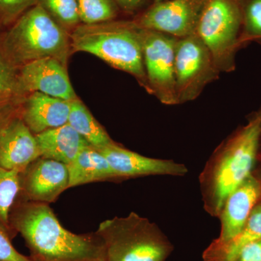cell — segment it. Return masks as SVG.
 <instances>
[{
	"label": "cell",
	"instance_id": "obj_20",
	"mask_svg": "<svg viewBox=\"0 0 261 261\" xmlns=\"http://www.w3.org/2000/svg\"><path fill=\"white\" fill-rule=\"evenodd\" d=\"M20 192V173L0 167V229L13 240L10 214Z\"/></svg>",
	"mask_w": 261,
	"mask_h": 261
},
{
	"label": "cell",
	"instance_id": "obj_32",
	"mask_svg": "<svg viewBox=\"0 0 261 261\" xmlns=\"http://www.w3.org/2000/svg\"><path fill=\"white\" fill-rule=\"evenodd\" d=\"M164 1V0H153V3H158V2Z\"/></svg>",
	"mask_w": 261,
	"mask_h": 261
},
{
	"label": "cell",
	"instance_id": "obj_9",
	"mask_svg": "<svg viewBox=\"0 0 261 261\" xmlns=\"http://www.w3.org/2000/svg\"><path fill=\"white\" fill-rule=\"evenodd\" d=\"M207 0H164L152 3L134 17L141 28L182 39L196 34Z\"/></svg>",
	"mask_w": 261,
	"mask_h": 261
},
{
	"label": "cell",
	"instance_id": "obj_30",
	"mask_svg": "<svg viewBox=\"0 0 261 261\" xmlns=\"http://www.w3.org/2000/svg\"><path fill=\"white\" fill-rule=\"evenodd\" d=\"M254 174L255 175V176H257V178H258V179L260 180V184H261V168H257L255 167L253 170Z\"/></svg>",
	"mask_w": 261,
	"mask_h": 261
},
{
	"label": "cell",
	"instance_id": "obj_11",
	"mask_svg": "<svg viewBox=\"0 0 261 261\" xmlns=\"http://www.w3.org/2000/svg\"><path fill=\"white\" fill-rule=\"evenodd\" d=\"M68 68L55 58L31 62L18 69V81L25 94L41 92L64 100L76 99L68 74Z\"/></svg>",
	"mask_w": 261,
	"mask_h": 261
},
{
	"label": "cell",
	"instance_id": "obj_14",
	"mask_svg": "<svg viewBox=\"0 0 261 261\" xmlns=\"http://www.w3.org/2000/svg\"><path fill=\"white\" fill-rule=\"evenodd\" d=\"M20 113L0 133V167L19 173L41 156L36 136Z\"/></svg>",
	"mask_w": 261,
	"mask_h": 261
},
{
	"label": "cell",
	"instance_id": "obj_10",
	"mask_svg": "<svg viewBox=\"0 0 261 261\" xmlns=\"http://www.w3.org/2000/svg\"><path fill=\"white\" fill-rule=\"evenodd\" d=\"M68 188L67 165L40 156L20 173L18 197L49 205Z\"/></svg>",
	"mask_w": 261,
	"mask_h": 261
},
{
	"label": "cell",
	"instance_id": "obj_29",
	"mask_svg": "<svg viewBox=\"0 0 261 261\" xmlns=\"http://www.w3.org/2000/svg\"><path fill=\"white\" fill-rule=\"evenodd\" d=\"M21 104L22 103L18 105H13V106L5 108L4 109L0 110V133L4 128V127L14 117L18 116L19 113H20Z\"/></svg>",
	"mask_w": 261,
	"mask_h": 261
},
{
	"label": "cell",
	"instance_id": "obj_4",
	"mask_svg": "<svg viewBox=\"0 0 261 261\" xmlns=\"http://www.w3.org/2000/svg\"><path fill=\"white\" fill-rule=\"evenodd\" d=\"M3 53L18 69L31 62L51 58L68 68L70 34L40 5H34L0 36Z\"/></svg>",
	"mask_w": 261,
	"mask_h": 261
},
{
	"label": "cell",
	"instance_id": "obj_1",
	"mask_svg": "<svg viewBox=\"0 0 261 261\" xmlns=\"http://www.w3.org/2000/svg\"><path fill=\"white\" fill-rule=\"evenodd\" d=\"M34 261H106V247L97 233L76 234L62 226L49 204L17 198L10 214Z\"/></svg>",
	"mask_w": 261,
	"mask_h": 261
},
{
	"label": "cell",
	"instance_id": "obj_6",
	"mask_svg": "<svg viewBox=\"0 0 261 261\" xmlns=\"http://www.w3.org/2000/svg\"><path fill=\"white\" fill-rule=\"evenodd\" d=\"M242 32L238 0H207L196 34L211 51L219 71H233Z\"/></svg>",
	"mask_w": 261,
	"mask_h": 261
},
{
	"label": "cell",
	"instance_id": "obj_31",
	"mask_svg": "<svg viewBox=\"0 0 261 261\" xmlns=\"http://www.w3.org/2000/svg\"><path fill=\"white\" fill-rule=\"evenodd\" d=\"M256 114L257 115V116L259 117V118H260L261 123V108L259 109V111L256 112Z\"/></svg>",
	"mask_w": 261,
	"mask_h": 261
},
{
	"label": "cell",
	"instance_id": "obj_3",
	"mask_svg": "<svg viewBox=\"0 0 261 261\" xmlns=\"http://www.w3.org/2000/svg\"><path fill=\"white\" fill-rule=\"evenodd\" d=\"M141 29L133 19L82 23L70 34L72 51L90 53L113 68L129 73L150 94L144 65Z\"/></svg>",
	"mask_w": 261,
	"mask_h": 261
},
{
	"label": "cell",
	"instance_id": "obj_2",
	"mask_svg": "<svg viewBox=\"0 0 261 261\" xmlns=\"http://www.w3.org/2000/svg\"><path fill=\"white\" fill-rule=\"evenodd\" d=\"M261 123L256 113L211 154L199 177L204 209L219 217L225 200L253 172L260 153Z\"/></svg>",
	"mask_w": 261,
	"mask_h": 261
},
{
	"label": "cell",
	"instance_id": "obj_8",
	"mask_svg": "<svg viewBox=\"0 0 261 261\" xmlns=\"http://www.w3.org/2000/svg\"><path fill=\"white\" fill-rule=\"evenodd\" d=\"M141 41L150 94L166 106L178 105L175 80V53L178 38L142 28Z\"/></svg>",
	"mask_w": 261,
	"mask_h": 261
},
{
	"label": "cell",
	"instance_id": "obj_12",
	"mask_svg": "<svg viewBox=\"0 0 261 261\" xmlns=\"http://www.w3.org/2000/svg\"><path fill=\"white\" fill-rule=\"evenodd\" d=\"M121 181L147 176H184L188 173L185 165L171 160L146 157L116 143L99 149Z\"/></svg>",
	"mask_w": 261,
	"mask_h": 261
},
{
	"label": "cell",
	"instance_id": "obj_16",
	"mask_svg": "<svg viewBox=\"0 0 261 261\" xmlns=\"http://www.w3.org/2000/svg\"><path fill=\"white\" fill-rule=\"evenodd\" d=\"M35 136L42 157L67 166L90 145L69 123Z\"/></svg>",
	"mask_w": 261,
	"mask_h": 261
},
{
	"label": "cell",
	"instance_id": "obj_18",
	"mask_svg": "<svg viewBox=\"0 0 261 261\" xmlns=\"http://www.w3.org/2000/svg\"><path fill=\"white\" fill-rule=\"evenodd\" d=\"M261 239V200L254 207L242 231L227 242L216 239L204 250L202 261H233L245 245Z\"/></svg>",
	"mask_w": 261,
	"mask_h": 261
},
{
	"label": "cell",
	"instance_id": "obj_24",
	"mask_svg": "<svg viewBox=\"0 0 261 261\" xmlns=\"http://www.w3.org/2000/svg\"><path fill=\"white\" fill-rule=\"evenodd\" d=\"M38 4L69 34L82 24L75 0H39Z\"/></svg>",
	"mask_w": 261,
	"mask_h": 261
},
{
	"label": "cell",
	"instance_id": "obj_21",
	"mask_svg": "<svg viewBox=\"0 0 261 261\" xmlns=\"http://www.w3.org/2000/svg\"><path fill=\"white\" fill-rule=\"evenodd\" d=\"M23 93L18 81V69L6 58L0 44V110L23 102Z\"/></svg>",
	"mask_w": 261,
	"mask_h": 261
},
{
	"label": "cell",
	"instance_id": "obj_19",
	"mask_svg": "<svg viewBox=\"0 0 261 261\" xmlns=\"http://www.w3.org/2000/svg\"><path fill=\"white\" fill-rule=\"evenodd\" d=\"M70 105L68 123L87 140L89 145L99 149L116 143L80 98L70 101Z\"/></svg>",
	"mask_w": 261,
	"mask_h": 261
},
{
	"label": "cell",
	"instance_id": "obj_22",
	"mask_svg": "<svg viewBox=\"0 0 261 261\" xmlns=\"http://www.w3.org/2000/svg\"><path fill=\"white\" fill-rule=\"evenodd\" d=\"M242 16L240 47L250 42L261 44V0H238Z\"/></svg>",
	"mask_w": 261,
	"mask_h": 261
},
{
	"label": "cell",
	"instance_id": "obj_5",
	"mask_svg": "<svg viewBox=\"0 0 261 261\" xmlns=\"http://www.w3.org/2000/svg\"><path fill=\"white\" fill-rule=\"evenodd\" d=\"M96 233L104 243L106 261H166L173 250L157 225L135 212L102 221Z\"/></svg>",
	"mask_w": 261,
	"mask_h": 261
},
{
	"label": "cell",
	"instance_id": "obj_13",
	"mask_svg": "<svg viewBox=\"0 0 261 261\" xmlns=\"http://www.w3.org/2000/svg\"><path fill=\"white\" fill-rule=\"evenodd\" d=\"M261 200V184L253 173L233 190L221 208L219 242H227L242 231L254 207Z\"/></svg>",
	"mask_w": 261,
	"mask_h": 261
},
{
	"label": "cell",
	"instance_id": "obj_7",
	"mask_svg": "<svg viewBox=\"0 0 261 261\" xmlns=\"http://www.w3.org/2000/svg\"><path fill=\"white\" fill-rule=\"evenodd\" d=\"M220 73L211 51L197 34L178 39L175 53L178 105L195 100Z\"/></svg>",
	"mask_w": 261,
	"mask_h": 261
},
{
	"label": "cell",
	"instance_id": "obj_25",
	"mask_svg": "<svg viewBox=\"0 0 261 261\" xmlns=\"http://www.w3.org/2000/svg\"><path fill=\"white\" fill-rule=\"evenodd\" d=\"M39 0H0V28L10 27Z\"/></svg>",
	"mask_w": 261,
	"mask_h": 261
},
{
	"label": "cell",
	"instance_id": "obj_26",
	"mask_svg": "<svg viewBox=\"0 0 261 261\" xmlns=\"http://www.w3.org/2000/svg\"><path fill=\"white\" fill-rule=\"evenodd\" d=\"M0 261H34L32 257L20 253L13 247L11 240L0 229Z\"/></svg>",
	"mask_w": 261,
	"mask_h": 261
},
{
	"label": "cell",
	"instance_id": "obj_17",
	"mask_svg": "<svg viewBox=\"0 0 261 261\" xmlns=\"http://www.w3.org/2000/svg\"><path fill=\"white\" fill-rule=\"evenodd\" d=\"M69 188L105 181H121L102 152L87 146L68 166Z\"/></svg>",
	"mask_w": 261,
	"mask_h": 261
},
{
	"label": "cell",
	"instance_id": "obj_23",
	"mask_svg": "<svg viewBox=\"0 0 261 261\" xmlns=\"http://www.w3.org/2000/svg\"><path fill=\"white\" fill-rule=\"evenodd\" d=\"M82 24L116 20L121 13L113 0H75Z\"/></svg>",
	"mask_w": 261,
	"mask_h": 261
},
{
	"label": "cell",
	"instance_id": "obj_15",
	"mask_svg": "<svg viewBox=\"0 0 261 261\" xmlns=\"http://www.w3.org/2000/svg\"><path fill=\"white\" fill-rule=\"evenodd\" d=\"M70 101L41 93L27 94L20 108V116L34 135L68 123Z\"/></svg>",
	"mask_w": 261,
	"mask_h": 261
},
{
	"label": "cell",
	"instance_id": "obj_28",
	"mask_svg": "<svg viewBox=\"0 0 261 261\" xmlns=\"http://www.w3.org/2000/svg\"><path fill=\"white\" fill-rule=\"evenodd\" d=\"M233 261H261V239L245 245Z\"/></svg>",
	"mask_w": 261,
	"mask_h": 261
},
{
	"label": "cell",
	"instance_id": "obj_27",
	"mask_svg": "<svg viewBox=\"0 0 261 261\" xmlns=\"http://www.w3.org/2000/svg\"><path fill=\"white\" fill-rule=\"evenodd\" d=\"M121 13L135 17L152 4L153 0H113Z\"/></svg>",
	"mask_w": 261,
	"mask_h": 261
}]
</instances>
